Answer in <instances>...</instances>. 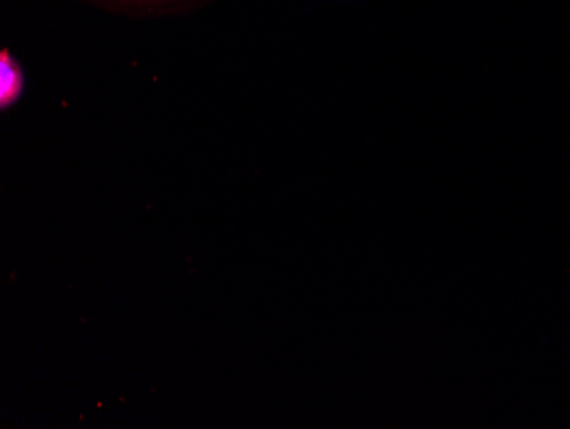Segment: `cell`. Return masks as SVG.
Returning a JSON list of instances; mask_svg holds the SVG:
<instances>
[{
	"mask_svg": "<svg viewBox=\"0 0 570 429\" xmlns=\"http://www.w3.org/2000/svg\"><path fill=\"white\" fill-rule=\"evenodd\" d=\"M24 88V78L21 69L8 52L0 57V105L2 108L11 107L21 96Z\"/></svg>",
	"mask_w": 570,
	"mask_h": 429,
	"instance_id": "1",
	"label": "cell"
}]
</instances>
